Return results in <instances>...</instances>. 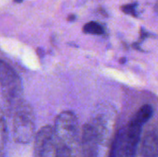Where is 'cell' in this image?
I'll use <instances>...</instances> for the list:
<instances>
[{"mask_svg": "<svg viewBox=\"0 0 158 157\" xmlns=\"http://www.w3.org/2000/svg\"><path fill=\"white\" fill-rule=\"evenodd\" d=\"M75 19H76L75 15H69V17L68 18V20L69 21H73V20H75Z\"/></svg>", "mask_w": 158, "mask_h": 157, "instance_id": "5bb4252c", "label": "cell"}, {"mask_svg": "<svg viewBox=\"0 0 158 157\" xmlns=\"http://www.w3.org/2000/svg\"><path fill=\"white\" fill-rule=\"evenodd\" d=\"M152 116H153V107L150 105H144L137 111V113L131 119L143 126V124H145L152 118Z\"/></svg>", "mask_w": 158, "mask_h": 157, "instance_id": "ba28073f", "label": "cell"}, {"mask_svg": "<svg viewBox=\"0 0 158 157\" xmlns=\"http://www.w3.org/2000/svg\"><path fill=\"white\" fill-rule=\"evenodd\" d=\"M142 129L143 125L131 119L123 130L118 132L114 141L116 157H136Z\"/></svg>", "mask_w": 158, "mask_h": 157, "instance_id": "3957f363", "label": "cell"}, {"mask_svg": "<svg viewBox=\"0 0 158 157\" xmlns=\"http://www.w3.org/2000/svg\"><path fill=\"white\" fill-rule=\"evenodd\" d=\"M141 157H158V130L145 135L140 149Z\"/></svg>", "mask_w": 158, "mask_h": 157, "instance_id": "52a82bcc", "label": "cell"}, {"mask_svg": "<svg viewBox=\"0 0 158 157\" xmlns=\"http://www.w3.org/2000/svg\"><path fill=\"white\" fill-rule=\"evenodd\" d=\"M136 6H137L136 3H134V4H128V5L122 6H121V10L125 14H129V15H132L133 17H137V14L135 12Z\"/></svg>", "mask_w": 158, "mask_h": 157, "instance_id": "7c38bea8", "label": "cell"}, {"mask_svg": "<svg viewBox=\"0 0 158 157\" xmlns=\"http://www.w3.org/2000/svg\"><path fill=\"white\" fill-rule=\"evenodd\" d=\"M100 137L91 123L85 124L81 135V157H97Z\"/></svg>", "mask_w": 158, "mask_h": 157, "instance_id": "8992f818", "label": "cell"}, {"mask_svg": "<svg viewBox=\"0 0 158 157\" xmlns=\"http://www.w3.org/2000/svg\"><path fill=\"white\" fill-rule=\"evenodd\" d=\"M125 62H126V58H125V57H123V58L120 59V63H121V64H122V63H125Z\"/></svg>", "mask_w": 158, "mask_h": 157, "instance_id": "9a60e30c", "label": "cell"}, {"mask_svg": "<svg viewBox=\"0 0 158 157\" xmlns=\"http://www.w3.org/2000/svg\"><path fill=\"white\" fill-rule=\"evenodd\" d=\"M83 32L84 33H88V34H94V35H101L104 33L105 30L104 27L95 21H90L88 23H86L83 26Z\"/></svg>", "mask_w": 158, "mask_h": 157, "instance_id": "30bf717a", "label": "cell"}, {"mask_svg": "<svg viewBox=\"0 0 158 157\" xmlns=\"http://www.w3.org/2000/svg\"><path fill=\"white\" fill-rule=\"evenodd\" d=\"M7 140V128L5 111L0 105V152L4 149Z\"/></svg>", "mask_w": 158, "mask_h": 157, "instance_id": "9c48e42d", "label": "cell"}, {"mask_svg": "<svg viewBox=\"0 0 158 157\" xmlns=\"http://www.w3.org/2000/svg\"><path fill=\"white\" fill-rule=\"evenodd\" d=\"M13 139L17 143L28 144L36 134L35 117L29 103L22 101L13 111Z\"/></svg>", "mask_w": 158, "mask_h": 157, "instance_id": "7a4b0ae2", "label": "cell"}, {"mask_svg": "<svg viewBox=\"0 0 158 157\" xmlns=\"http://www.w3.org/2000/svg\"><path fill=\"white\" fill-rule=\"evenodd\" d=\"M56 157H73L71 148L63 143H57Z\"/></svg>", "mask_w": 158, "mask_h": 157, "instance_id": "8fae6325", "label": "cell"}, {"mask_svg": "<svg viewBox=\"0 0 158 157\" xmlns=\"http://www.w3.org/2000/svg\"><path fill=\"white\" fill-rule=\"evenodd\" d=\"M148 36V33L145 31H143V29H142V31H141V38L142 39H144V38H146Z\"/></svg>", "mask_w": 158, "mask_h": 157, "instance_id": "4fadbf2b", "label": "cell"}, {"mask_svg": "<svg viewBox=\"0 0 158 157\" xmlns=\"http://www.w3.org/2000/svg\"><path fill=\"white\" fill-rule=\"evenodd\" d=\"M53 129L56 142L72 149L79 136V122L76 115L71 111L61 112L56 118Z\"/></svg>", "mask_w": 158, "mask_h": 157, "instance_id": "277c9868", "label": "cell"}, {"mask_svg": "<svg viewBox=\"0 0 158 157\" xmlns=\"http://www.w3.org/2000/svg\"><path fill=\"white\" fill-rule=\"evenodd\" d=\"M57 142L50 125L42 127L35 134L33 157H56Z\"/></svg>", "mask_w": 158, "mask_h": 157, "instance_id": "5b68a950", "label": "cell"}, {"mask_svg": "<svg viewBox=\"0 0 158 157\" xmlns=\"http://www.w3.org/2000/svg\"><path fill=\"white\" fill-rule=\"evenodd\" d=\"M15 2H17V3H20V2H22L23 0H14Z\"/></svg>", "mask_w": 158, "mask_h": 157, "instance_id": "2e32d148", "label": "cell"}, {"mask_svg": "<svg viewBox=\"0 0 158 157\" xmlns=\"http://www.w3.org/2000/svg\"><path fill=\"white\" fill-rule=\"evenodd\" d=\"M0 88L5 105L12 114L23 101L22 82L15 70L4 60H0Z\"/></svg>", "mask_w": 158, "mask_h": 157, "instance_id": "6da1fadb", "label": "cell"}]
</instances>
